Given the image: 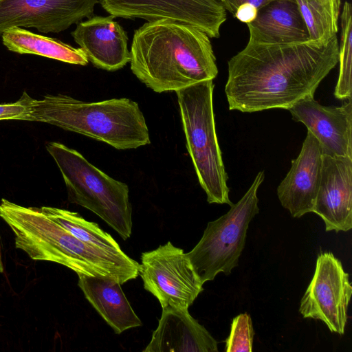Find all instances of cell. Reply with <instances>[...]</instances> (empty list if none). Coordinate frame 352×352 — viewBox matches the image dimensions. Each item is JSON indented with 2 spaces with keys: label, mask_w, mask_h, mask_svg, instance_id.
Instances as JSON below:
<instances>
[{
  "label": "cell",
  "mask_w": 352,
  "mask_h": 352,
  "mask_svg": "<svg viewBox=\"0 0 352 352\" xmlns=\"http://www.w3.org/2000/svg\"><path fill=\"white\" fill-rule=\"evenodd\" d=\"M337 35L330 41L276 43L250 34L245 47L228 63L229 109L256 112L288 109L314 96L338 63Z\"/></svg>",
  "instance_id": "obj_1"
},
{
  "label": "cell",
  "mask_w": 352,
  "mask_h": 352,
  "mask_svg": "<svg viewBox=\"0 0 352 352\" xmlns=\"http://www.w3.org/2000/svg\"><path fill=\"white\" fill-rule=\"evenodd\" d=\"M210 38L191 25L168 19L135 30L130 50L133 74L157 93L176 91L218 74Z\"/></svg>",
  "instance_id": "obj_2"
},
{
  "label": "cell",
  "mask_w": 352,
  "mask_h": 352,
  "mask_svg": "<svg viewBox=\"0 0 352 352\" xmlns=\"http://www.w3.org/2000/svg\"><path fill=\"white\" fill-rule=\"evenodd\" d=\"M0 217L14 234L16 249L34 261L65 265L78 275L103 276L120 285L139 275V263L125 253L113 254L78 239L47 217L41 208L2 199Z\"/></svg>",
  "instance_id": "obj_3"
},
{
  "label": "cell",
  "mask_w": 352,
  "mask_h": 352,
  "mask_svg": "<svg viewBox=\"0 0 352 352\" xmlns=\"http://www.w3.org/2000/svg\"><path fill=\"white\" fill-rule=\"evenodd\" d=\"M28 120L46 122L95 139L118 150L151 143L145 118L138 104L129 98L84 102L63 94L41 100L22 95Z\"/></svg>",
  "instance_id": "obj_4"
},
{
  "label": "cell",
  "mask_w": 352,
  "mask_h": 352,
  "mask_svg": "<svg viewBox=\"0 0 352 352\" xmlns=\"http://www.w3.org/2000/svg\"><path fill=\"white\" fill-rule=\"evenodd\" d=\"M212 80L176 91L186 148L209 204H233L216 133Z\"/></svg>",
  "instance_id": "obj_5"
},
{
  "label": "cell",
  "mask_w": 352,
  "mask_h": 352,
  "mask_svg": "<svg viewBox=\"0 0 352 352\" xmlns=\"http://www.w3.org/2000/svg\"><path fill=\"white\" fill-rule=\"evenodd\" d=\"M46 148L62 174L69 201L91 210L122 239H129L132 229V207L128 186L61 143L49 142Z\"/></svg>",
  "instance_id": "obj_6"
},
{
  "label": "cell",
  "mask_w": 352,
  "mask_h": 352,
  "mask_svg": "<svg viewBox=\"0 0 352 352\" xmlns=\"http://www.w3.org/2000/svg\"><path fill=\"white\" fill-rule=\"evenodd\" d=\"M264 178V171L258 172L241 199L227 213L208 222L198 243L186 253L203 283L220 272L228 275L238 266L249 224L259 212L257 191Z\"/></svg>",
  "instance_id": "obj_7"
},
{
  "label": "cell",
  "mask_w": 352,
  "mask_h": 352,
  "mask_svg": "<svg viewBox=\"0 0 352 352\" xmlns=\"http://www.w3.org/2000/svg\"><path fill=\"white\" fill-rule=\"evenodd\" d=\"M144 288L168 305L188 308L204 290V283L182 249L170 241L143 252L138 270Z\"/></svg>",
  "instance_id": "obj_8"
},
{
  "label": "cell",
  "mask_w": 352,
  "mask_h": 352,
  "mask_svg": "<svg viewBox=\"0 0 352 352\" xmlns=\"http://www.w3.org/2000/svg\"><path fill=\"white\" fill-rule=\"evenodd\" d=\"M352 294L349 276L331 252L320 253L315 272L303 295L299 311L304 318L322 321L330 331L344 334Z\"/></svg>",
  "instance_id": "obj_9"
},
{
  "label": "cell",
  "mask_w": 352,
  "mask_h": 352,
  "mask_svg": "<svg viewBox=\"0 0 352 352\" xmlns=\"http://www.w3.org/2000/svg\"><path fill=\"white\" fill-rule=\"evenodd\" d=\"M114 17L147 21L168 19L197 28L210 38H219L226 10L217 0H98Z\"/></svg>",
  "instance_id": "obj_10"
},
{
  "label": "cell",
  "mask_w": 352,
  "mask_h": 352,
  "mask_svg": "<svg viewBox=\"0 0 352 352\" xmlns=\"http://www.w3.org/2000/svg\"><path fill=\"white\" fill-rule=\"evenodd\" d=\"M98 0H0V36L12 28L59 33L93 16Z\"/></svg>",
  "instance_id": "obj_11"
},
{
  "label": "cell",
  "mask_w": 352,
  "mask_h": 352,
  "mask_svg": "<svg viewBox=\"0 0 352 352\" xmlns=\"http://www.w3.org/2000/svg\"><path fill=\"white\" fill-rule=\"evenodd\" d=\"M287 110L318 140L322 154L352 158V99L340 107H328L306 97Z\"/></svg>",
  "instance_id": "obj_12"
},
{
  "label": "cell",
  "mask_w": 352,
  "mask_h": 352,
  "mask_svg": "<svg viewBox=\"0 0 352 352\" xmlns=\"http://www.w3.org/2000/svg\"><path fill=\"white\" fill-rule=\"evenodd\" d=\"M312 212L323 220L327 232H347L352 228V158L322 154Z\"/></svg>",
  "instance_id": "obj_13"
},
{
  "label": "cell",
  "mask_w": 352,
  "mask_h": 352,
  "mask_svg": "<svg viewBox=\"0 0 352 352\" xmlns=\"http://www.w3.org/2000/svg\"><path fill=\"white\" fill-rule=\"evenodd\" d=\"M322 157L319 142L307 131L298 156L277 188L282 206L293 217L313 211L320 181Z\"/></svg>",
  "instance_id": "obj_14"
},
{
  "label": "cell",
  "mask_w": 352,
  "mask_h": 352,
  "mask_svg": "<svg viewBox=\"0 0 352 352\" xmlns=\"http://www.w3.org/2000/svg\"><path fill=\"white\" fill-rule=\"evenodd\" d=\"M114 16H91L72 32L75 42L95 67L113 72L130 61L128 36Z\"/></svg>",
  "instance_id": "obj_15"
},
{
  "label": "cell",
  "mask_w": 352,
  "mask_h": 352,
  "mask_svg": "<svg viewBox=\"0 0 352 352\" xmlns=\"http://www.w3.org/2000/svg\"><path fill=\"white\" fill-rule=\"evenodd\" d=\"M144 352H217V342L193 318L188 308L168 305L162 308L158 326Z\"/></svg>",
  "instance_id": "obj_16"
},
{
  "label": "cell",
  "mask_w": 352,
  "mask_h": 352,
  "mask_svg": "<svg viewBox=\"0 0 352 352\" xmlns=\"http://www.w3.org/2000/svg\"><path fill=\"white\" fill-rule=\"evenodd\" d=\"M78 276L85 298L116 333L142 325L118 281L103 276Z\"/></svg>",
  "instance_id": "obj_17"
},
{
  "label": "cell",
  "mask_w": 352,
  "mask_h": 352,
  "mask_svg": "<svg viewBox=\"0 0 352 352\" xmlns=\"http://www.w3.org/2000/svg\"><path fill=\"white\" fill-rule=\"evenodd\" d=\"M250 34L276 43L309 40V34L295 0H276L258 10L247 24Z\"/></svg>",
  "instance_id": "obj_18"
},
{
  "label": "cell",
  "mask_w": 352,
  "mask_h": 352,
  "mask_svg": "<svg viewBox=\"0 0 352 352\" xmlns=\"http://www.w3.org/2000/svg\"><path fill=\"white\" fill-rule=\"evenodd\" d=\"M2 43L11 52L34 54L62 62L87 65L89 63L80 48H76L58 39L34 34L22 28L5 30Z\"/></svg>",
  "instance_id": "obj_19"
},
{
  "label": "cell",
  "mask_w": 352,
  "mask_h": 352,
  "mask_svg": "<svg viewBox=\"0 0 352 352\" xmlns=\"http://www.w3.org/2000/svg\"><path fill=\"white\" fill-rule=\"evenodd\" d=\"M43 212L81 241L113 254H123L119 244L97 223L88 221L77 212L43 206Z\"/></svg>",
  "instance_id": "obj_20"
},
{
  "label": "cell",
  "mask_w": 352,
  "mask_h": 352,
  "mask_svg": "<svg viewBox=\"0 0 352 352\" xmlns=\"http://www.w3.org/2000/svg\"><path fill=\"white\" fill-rule=\"evenodd\" d=\"M311 40L330 41L338 31L341 0H295Z\"/></svg>",
  "instance_id": "obj_21"
},
{
  "label": "cell",
  "mask_w": 352,
  "mask_h": 352,
  "mask_svg": "<svg viewBox=\"0 0 352 352\" xmlns=\"http://www.w3.org/2000/svg\"><path fill=\"white\" fill-rule=\"evenodd\" d=\"M338 62L340 69L334 96L340 100L352 99V9L345 1L341 14V36Z\"/></svg>",
  "instance_id": "obj_22"
},
{
  "label": "cell",
  "mask_w": 352,
  "mask_h": 352,
  "mask_svg": "<svg viewBox=\"0 0 352 352\" xmlns=\"http://www.w3.org/2000/svg\"><path fill=\"white\" fill-rule=\"evenodd\" d=\"M254 331L250 316L241 314L233 318L226 340L227 352H252Z\"/></svg>",
  "instance_id": "obj_23"
},
{
  "label": "cell",
  "mask_w": 352,
  "mask_h": 352,
  "mask_svg": "<svg viewBox=\"0 0 352 352\" xmlns=\"http://www.w3.org/2000/svg\"><path fill=\"white\" fill-rule=\"evenodd\" d=\"M28 107L23 96L14 102L0 103V120H28Z\"/></svg>",
  "instance_id": "obj_24"
},
{
  "label": "cell",
  "mask_w": 352,
  "mask_h": 352,
  "mask_svg": "<svg viewBox=\"0 0 352 352\" xmlns=\"http://www.w3.org/2000/svg\"><path fill=\"white\" fill-rule=\"evenodd\" d=\"M276 0H219V3L224 9L230 12L233 16L236 8L243 3H249L256 7L258 10Z\"/></svg>",
  "instance_id": "obj_25"
},
{
  "label": "cell",
  "mask_w": 352,
  "mask_h": 352,
  "mask_svg": "<svg viewBox=\"0 0 352 352\" xmlns=\"http://www.w3.org/2000/svg\"><path fill=\"white\" fill-rule=\"evenodd\" d=\"M258 9L249 3H243L236 10L234 16L244 23L252 22L258 13Z\"/></svg>",
  "instance_id": "obj_26"
},
{
  "label": "cell",
  "mask_w": 352,
  "mask_h": 352,
  "mask_svg": "<svg viewBox=\"0 0 352 352\" xmlns=\"http://www.w3.org/2000/svg\"><path fill=\"white\" fill-rule=\"evenodd\" d=\"M3 272V262L1 259V248H0V273H2Z\"/></svg>",
  "instance_id": "obj_27"
},
{
  "label": "cell",
  "mask_w": 352,
  "mask_h": 352,
  "mask_svg": "<svg viewBox=\"0 0 352 352\" xmlns=\"http://www.w3.org/2000/svg\"><path fill=\"white\" fill-rule=\"evenodd\" d=\"M217 1H218L219 2V0H217Z\"/></svg>",
  "instance_id": "obj_28"
}]
</instances>
